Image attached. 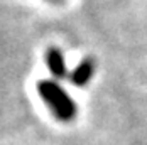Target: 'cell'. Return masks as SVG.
Segmentation results:
<instances>
[{
    "label": "cell",
    "instance_id": "cell-1",
    "mask_svg": "<svg viewBox=\"0 0 147 145\" xmlns=\"http://www.w3.org/2000/svg\"><path fill=\"white\" fill-rule=\"evenodd\" d=\"M37 91L58 120H73V116L76 115V105L59 85H56L54 81H41L37 85Z\"/></svg>",
    "mask_w": 147,
    "mask_h": 145
},
{
    "label": "cell",
    "instance_id": "cell-2",
    "mask_svg": "<svg viewBox=\"0 0 147 145\" xmlns=\"http://www.w3.org/2000/svg\"><path fill=\"white\" fill-rule=\"evenodd\" d=\"M47 66H49V71L53 72L54 78H63L66 74V66H64V58L63 54L59 52L58 49H49L47 51Z\"/></svg>",
    "mask_w": 147,
    "mask_h": 145
},
{
    "label": "cell",
    "instance_id": "cell-3",
    "mask_svg": "<svg viewBox=\"0 0 147 145\" xmlns=\"http://www.w3.org/2000/svg\"><path fill=\"white\" fill-rule=\"evenodd\" d=\"M91 74H93V62L90 59H86V61H81L78 68H74V71L71 72L69 79L73 81L76 86H85L90 81Z\"/></svg>",
    "mask_w": 147,
    "mask_h": 145
}]
</instances>
